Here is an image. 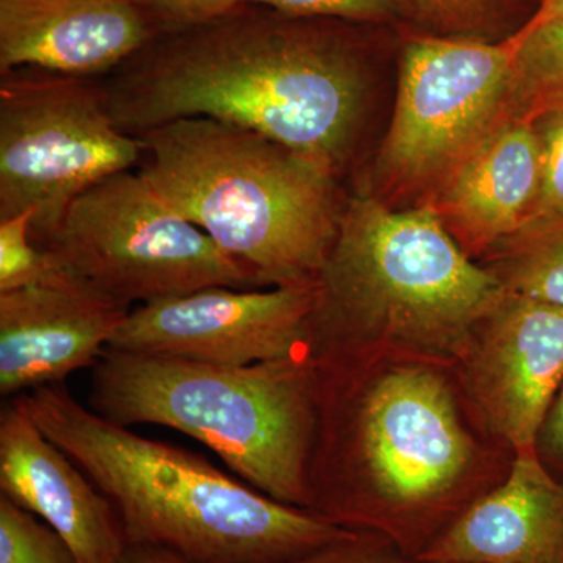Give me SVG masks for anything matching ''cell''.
I'll list each match as a JSON object with an SVG mask.
<instances>
[{
  "label": "cell",
  "instance_id": "6da1fadb",
  "mask_svg": "<svg viewBox=\"0 0 563 563\" xmlns=\"http://www.w3.org/2000/svg\"><path fill=\"white\" fill-rule=\"evenodd\" d=\"M314 358L310 512L418 562L506 479L515 455L481 424L454 362L387 347Z\"/></svg>",
  "mask_w": 563,
  "mask_h": 563
},
{
  "label": "cell",
  "instance_id": "7a4b0ae2",
  "mask_svg": "<svg viewBox=\"0 0 563 563\" xmlns=\"http://www.w3.org/2000/svg\"><path fill=\"white\" fill-rule=\"evenodd\" d=\"M335 20L239 9L165 33L99 79L128 135L185 118L239 125L329 166L350 162L366 106L362 55Z\"/></svg>",
  "mask_w": 563,
  "mask_h": 563
},
{
  "label": "cell",
  "instance_id": "3957f363",
  "mask_svg": "<svg viewBox=\"0 0 563 563\" xmlns=\"http://www.w3.org/2000/svg\"><path fill=\"white\" fill-rule=\"evenodd\" d=\"M16 398L113 503L129 544L166 548L190 563H285L352 532L263 495L202 455L106 420L65 384Z\"/></svg>",
  "mask_w": 563,
  "mask_h": 563
},
{
  "label": "cell",
  "instance_id": "277c9868",
  "mask_svg": "<svg viewBox=\"0 0 563 563\" xmlns=\"http://www.w3.org/2000/svg\"><path fill=\"white\" fill-rule=\"evenodd\" d=\"M506 295L503 282L455 242L432 203L399 211L357 195L346 201L318 277L310 354L387 347L454 362Z\"/></svg>",
  "mask_w": 563,
  "mask_h": 563
},
{
  "label": "cell",
  "instance_id": "5b68a950",
  "mask_svg": "<svg viewBox=\"0 0 563 563\" xmlns=\"http://www.w3.org/2000/svg\"><path fill=\"white\" fill-rule=\"evenodd\" d=\"M136 139L139 172L266 287L318 284L346 207L329 166L209 118Z\"/></svg>",
  "mask_w": 563,
  "mask_h": 563
},
{
  "label": "cell",
  "instance_id": "8992f818",
  "mask_svg": "<svg viewBox=\"0 0 563 563\" xmlns=\"http://www.w3.org/2000/svg\"><path fill=\"white\" fill-rule=\"evenodd\" d=\"M318 399L310 352L221 366L106 350L91 368L88 407L122 428L187 433L255 490L309 510Z\"/></svg>",
  "mask_w": 563,
  "mask_h": 563
},
{
  "label": "cell",
  "instance_id": "52a82bcc",
  "mask_svg": "<svg viewBox=\"0 0 563 563\" xmlns=\"http://www.w3.org/2000/svg\"><path fill=\"white\" fill-rule=\"evenodd\" d=\"M41 250L62 272L129 309L203 288H268L139 169L79 196Z\"/></svg>",
  "mask_w": 563,
  "mask_h": 563
},
{
  "label": "cell",
  "instance_id": "ba28073f",
  "mask_svg": "<svg viewBox=\"0 0 563 563\" xmlns=\"http://www.w3.org/2000/svg\"><path fill=\"white\" fill-rule=\"evenodd\" d=\"M143 146L118 129L99 79L0 74V220L32 211L41 247L79 196L139 169Z\"/></svg>",
  "mask_w": 563,
  "mask_h": 563
},
{
  "label": "cell",
  "instance_id": "9c48e42d",
  "mask_svg": "<svg viewBox=\"0 0 563 563\" xmlns=\"http://www.w3.org/2000/svg\"><path fill=\"white\" fill-rule=\"evenodd\" d=\"M515 43L418 38L404 49L380 173L396 184L440 181L507 117Z\"/></svg>",
  "mask_w": 563,
  "mask_h": 563
},
{
  "label": "cell",
  "instance_id": "30bf717a",
  "mask_svg": "<svg viewBox=\"0 0 563 563\" xmlns=\"http://www.w3.org/2000/svg\"><path fill=\"white\" fill-rule=\"evenodd\" d=\"M318 284L211 287L141 303L107 350L209 365L244 366L310 352Z\"/></svg>",
  "mask_w": 563,
  "mask_h": 563
},
{
  "label": "cell",
  "instance_id": "8fae6325",
  "mask_svg": "<svg viewBox=\"0 0 563 563\" xmlns=\"http://www.w3.org/2000/svg\"><path fill=\"white\" fill-rule=\"evenodd\" d=\"M454 369L485 431L514 455L532 453L563 383L562 307L507 291Z\"/></svg>",
  "mask_w": 563,
  "mask_h": 563
},
{
  "label": "cell",
  "instance_id": "7c38bea8",
  "mask_svg": "<svg viewBox=\"0 0 563 563\" xmlns=\"http://www.w3.org/2000/svg\"><path fill=\"white\" fill-rule=\"evenodd\" d=\"M131 310L62 269L0 292V393L16 398L91 369Z\"/></svg>",
  "mask_w": 563,
  "mask_h": 563
},
{
  "label": "cell",
  "instance_id": "4fadbf2b",
  "mask_svg": "<svg viewBox=\"0 0 563 563\" xmlns=\"http://www.w3.org/2000/svg\"><path fill=\"white\" fill-rule=\"evenodd\" d=\"M0 495L49 525L79 563H114L129 544L113 503L18 398L0 412Z\"/></svg>",
  "mask_w": 563,
  "mask_h": 563
},
{
  "label": "cell",
  "instance_id": "5bb4252c",
  "mask_svg": "<svg viewBox=\"0 0 563 563\" xmlns=\"http://www.w3.org/2000/svg\"><path fill=\"white\" fill-rule=\"evenodd\" d=\"M157 36L136 0H0V74L102 79Z\"/></svg>",
  "mask_w": 563,
  "mask_h": 563
},
{
  "label": "cell",
  "instance_id": "9a60e30c",
  "mask_svg": "<svg viewBox=\"0 0 563 563\" xmlns=\"http://www.w3.org/2000/svg\"><path fill=\"white\" fill-rule=\"evenodd\" d=\"M542 181L533 122L503 118L439 181L432 207L472 257L510 239L531 217Z\"/></svg>",
  "mask_w": 563,
  "mask_h": 563
},
{
  "label": "cell",
  "instance_id": "2e32d148",
  "mask_svg": "<svg viewBox=\"0 0 563 563\" xmlns=\"http://www.w3.org/2000/svg\"><path fill=\"white\" fill-rule=\"evenodd\" d=\"M420 563H563V479L536 451L515 455L498 487L473 504Z\"/></svg>",
  "mask_w": 563,
  "mask_h": 563
},
{
  "label": "cell",
  "instance_id": "e0dca14e",
  "mask_svg": "<svg viewBox=\"0 0 563 563\" xmlns=\"http://www.w3.org/2000/svg\"><path fill=\"white\" fill-rule=\"evenodd\" d=\"M507 291L563 309V221L521 229L483 255Z\"/></svg>",
  "mask_w": 563,
  "mask_h": 563
},
{
  "label": "cell",
  "instance_id": "ac0fdd59",
  "mask_svg": "<svg viewBox=\"0 0 563 563\" xmlns=\"http://www.w3.org/2000/svg\"><path fill=\"white\" fill-rule=\"evenodd\" d=\"M509 117L533 121L563 109V22L531 21L512 36Z\"/></svg>",
  "mask_w": 563,
  "mask_h": 563
},
{
  "label": "cell",
  "instance_id": "d6986e66",
  "mask_svg": "<svg viewBox=\"0 0 563 563\" xmlns=\"http://www.w3.org/2000/svg\"><path fill=\"white\" fill-rule=\"evenodd\" d=\"M0 563H79L68 543L36 515L0 495Z\"/></svg>",
  "mask_w": 563,
  "mask_h": 563
},
{
  "label": "cell",
  "instance_id": "ffe728a7",
  "mask_svg": "<svg viewBox=\"0 0 563 563\" xmlns=\"http://www.w3.org/2000/svg\"><path fill=\"white\" fill-rule=\"evenodd\" d=\"M32 211L0 220V292L20 290L60 272L32 239Z\"/></svg>",
  "mask_w": 563,
  "mask_h": 563
},
{
  "label": "cell",
  "instance_id": "44dd1931",
  "mask_svg": "<svg viewBox=\"0 0 563 563\" xmlns=\"http://www.w3.org/2000/svg\"><path fill=\"white\" fill-rule=\"evenodd\" d=\"M532 122L542 147V181L531 217L521 229L563 221V109L547 111Z\"/></svg>",
  "mask_w": 563,
  "mask_h": 563
},
{
  "label": "cell",
  "instance_id": "7402d4cb",
  "mask_svg": "<svg viewBox=\"0 0 563 563\" xmlns=\"http://www.w3.org/2000/svg\"><path fill=\"white\" fill-rule=\"evenodd\" d=\"M296 18H318L344 22L387 20L398 11L393 0H244Z\"/></svg>",
  "mask_w": 563,
  "mask_h": 563
},
{
  "label": "cell",
  "instance_id": "603a6c76",
  "mask_svg": "<svg viewBox=\"0 0 563 563\" xmlns=\"http://www.w3.org/2000/svg\"><path fill=\"white\" fill-rule=\"evenodd\" d=\"M158 35L199 27L231 13L244 0H136Z\"/></svg>",
  "mask_w": 563,
  "mask_h": 563
},
{
  "label": "cell",
  "instance_id": "cb8c5ba5",
  "mask_svg": "<svg viewBox=\"0 0 563 563\" xmlns=\"http://www.w3.org/2000/svg\"><path fill=\"white\" fill-rule=\"evenodd\" d=\"M285 563H420L407 558L383 536L352 531L343 539Z\"/></svg>",
  "mask_w": 563,
  "mask_h": 563
},
{
  "label": "cell",
  "instance_id": "d4e9b609",
  "mask_svg": "<svg viewBox=\"0 0 563 563\" xmlns=\"http://www.w3.org/2000/svg\"><path fill=\"white\" fill-rule=\"evenodd\" d=\"M399 9H409L433 24L461 25L481 16L496 0H393Z\"/></svg>",
  "mask_w": 563,
  "mask_h": 563
},
{
  "label": "cell",
  "instance_id": "484cf974",
  "mask_svg": "<svg viewBox=\"0 0 563 563\" xmlns=\"http://www.w3.org/2000/svg\"><path fill=\"white\" fill-rule=\"evenodd\" d=\"M536 453L551 473L563 479V383L540 429Z\"/></svg>",
  "mask_w": 563,
  "mask_h": 563
},
{
  "label": "cell",
  "instance_id": "4316f807",
  "mask_svg": "<svg viewBox=\"0 0 563 563\" xmlns=\"http://www.w3.org/2000/svg\"><path fill=\"white\" fill-rule=\"evenodd\" d=\"M114 563H190L181 555L152 544H128Z\"/></svg>",
  "mask_w": 563,
  "mask_h": 563
},
{
  "label": "cell",
  "instance_id": "83f0119b",
  "mask_svg": "<svg viewBox=\"0 0 563 563\" xmlns=\"http://www.w3.org/2000/svg\"><path fill=\"white\" fill-rule=\"evenodd\" d=\"M536 22H563V0H542L539 13L532 18Z\"/></svg>",
  "mask_w": 563,
  "mask_h": 563
}]
</instances>
